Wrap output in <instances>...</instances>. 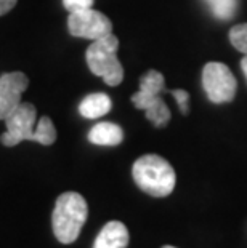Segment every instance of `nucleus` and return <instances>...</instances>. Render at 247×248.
<instances>
[{
	"mask_svg": "<svg viewBox=\"0 0 247 248\" xmlns=\"http://www.w3.org/2000/svg\"><path fill=\"white\" fill-rule=\"evenodd\" d=\"M202 87L210 101L223 104L233 101L238 90V82L227 64L210 61L202 69Z\"/></svg>",
	"mask_w": 247,
	"mask_h": 248,
	"instance_id": "39448f33",
	"label": "nucleus"
},
{
	"mask_svg": "<svg viewBox=\"0 0 247 248\" xmlns=\"http://www.w3.org/2000/svg\"><path fill=\"white\" fill-rule=\"evenodd\" d=\"M67 31L72 37L87 40H98L104 35L113 34V23L101 12L93 8L71 12L67 16Z\"/></svg>",
	"mask_w": 247,
	"mask_h": 248,
	"instance_id": "0eeeda50",
	"label": "nucleus"
},
{
	"mask_svg": "<svg viewBox=\"0 0 247 248\" xmlns=\"http://www.w3.org/2000/svg\"><path fill=\"white\" fill-rule=\"evenodd\" d=\"M124 140V131L119 125L111 122L97 124L88 131V141L97 146H117Z\"/></svg>",
	"mask_w": 247,
	"mask_h": 248,
	"instance_id": "9d476101",
	"label": "nucleus"
},
{
	"mask_svg": "<svg viewBox=\"0 0 247 248\" xmlns=\"http://www.w3.org/2000/svg\"><path fill=\"white\" fill-rule=\"evenodd\" d=\"M241 67H243V72H244V76L247 78V55H244V58L241 60Z\"/></svg>",
	"mask_w": 247,
	"mask_h": 248,
	"instance_id": "f3484780",
	"label": "nucleus"
},
{
	"mask_svg": "<svg viewBox=\"0 0 247 248\" xmlns=\"http://www.w3.org/2000/svg\"><path fill=\"white\" fill-rule=\"evenodd\" d=\"M119 39L114 34L93 40L87 48V66L95 76L101 77L109 87H117L124 80V67L117 58Z\"/></svg>",
	"mask_w": 247,
	"mask_h": 248,
	"instance_id": "20e7f679",
	"label": "nucleus"
},
{
	"mask_svg": "<svg viewBox=\"0 0 247 248\" xmlns=\"http://www.w3.org/2000/svg\"><path fill=\"white\" fill-rule=\"evenodd\" d=\"M230 42L236 50L247 55V23L236 24L230 31Z\"/></svg>",
	"mask_w": 247,
	"mask_h": 248,
	"instance_id": "ddd939ff",
	"label": "nucleus"
},
{
	"mask_svg": "<svg viewBox=\"0 0 247 248\" xmlns=\"http://www.w3.org/2000/svg\"><path fill=\"white\" fill-rule=\"evenodd\" d=\"M161 93H169V88H165L164 76L152 69L140 78V90L132 94L133 106L145 110L146 119L157 128L165 126L172 117L170 109L162 99Z\"/></svg>",
	"mask_w": 247,
	"mask_h": 248,
	"instance_id": "7ed1b4c3",
	"label": "nucleus"
},
{
	"mask_svg": "<svg viewBox=\"0 0 247 248\" xmlns=\"http://www.w3.org/2000/svg\"><path fill=\"white\" fill-rule=\"evenodd\" d=\"M29 85V78L23 72H7L0 76V120L10 117L18 109L21 96Z\"/></svg>",
	"mask_w": 247,
	"mask_h": 248,
	"instance_id": "6e6552de",
	"label": "nucleus"
},
{
	"mask_svg": "<svg viewBox=\"0 0 247 248\" xmlns=\"http://www.w3.org/2000/svg\"><path fill=\"white\" fill-rule=\"evenodd\" d=\"M88 216L85 199L77 192H65L56 199L51 226L55 237L61 244H72L77 240Z\"/></svg>",
	"mask_w": 247,
	"mask_h": 248,
	"instance_id": "f03ea898",
	"label": "nucleus"
},
{
	"mask_svg": "<svg viewBox=\"0 0 247 248\" xmlns=\"http://www.w3.org/2000/svg\"><path fill=\"white\" fill-rule=\"evenodd\" d=\"M169 93L172 94L173 98H175V101L178 104V108H180L181 114L188 115L190 112V108H188V104H190V93L186 92V90H169Z\"/></svg>",
	"mask_w": 247,
	"mask_h": 248,
	"instance_id": "4468645a",
	"label": "nucleus"
},
{
	"mask_svg": "<svg viewBox=\"0 0 247 248\" xmlns=\"http://www.w3.org/2000/svg\"><path fill=\"white\" fill-rule=\"evenodd\" d=\"M18 0H0V16H3V15H7L8 12H12L15 8V5H16Z\"/></svg>",
	"mask_w": 247,
	"mask_h": 248,
	"instance_id": "dca6fc26",
	"label": "nucleus"
},
{
	"mask_svg": "<svg viewBox=\"0 0 247 248\" xmlns=\"http://www.w3.org/2000/svg\"><path fill=\"white\" fill-rule=\"evenodd\" d=\"M130 240L129 231L120 221H109L99 231L93 248H127Z\"/></svg>",
	"mask_w": 247,
	"mask_h": 248,
	"instance_id": "1a4fd4ad",
	"label": "nucleus"
},
{
	"mask_svg": "<svg viewBox=\"0 0 247 248\" xmlns=\"http://www.w3.org/2000/svg\"><path fill=\"white\" fill-rule=\"evenodd\" d=\"M210 12L214 13L215 18L228 21L236 15V8H238V0H204Z\"/></svg>",
	"mask_w": 247,
	"mask_h": 248,
	"instance_id": "f8f14e48",
	"label": "nucleus"
},
{
	"mask_svg": "<svg viewBox=\"0 0 247 248\" xmlns=\"http://www.w3.org/2000/svg\"><path fill=\"white\" fill-rule=\"evenodd\" d=\"M7 131L0 136L3 146L13 147L23 141L39 142V136L35 133L37 125V109L31 103H21L8 119L3 120Z\"/></svg>",
	"mask_w": 247,
	"mask_h": 248,
	"instance_id": "423d86ee",
	"label": "nucleus"
},
{
	"mask_svg": "<svg viewBox=\"0 0 247 248\" xmlns=\"http://www.w3.org/2000/svg\"><path fill=\"white\" fill-rule=\"evenodd\" d=\"M132 175L136 186L152 197H167L175 189V170L161 155L146 154L140 157L133 163Z\"/></svg>",
	"mask_w": 247,
	"mask_h": 248,
	"instance_id": "f257e3e1",
	"label": "nucleus"
},
{
	"mask_svg": "<svg viewBox=\"0 0 247 248\" xmlns=\"http://www.w3.org/2000/svg\"><path fill=\"white\" fill-rule=\"evenodd\" d=\"M95 0H63V5L67 12H77V10H85L92 8V5Z\"/></svg>",
	"mask_w": 247,
	"mask_h": 248,
	"instance_id": "2eb2a0df",
	"label": "nucleus"
},
{
	"mask_svg": "<svg viewBox=\"0 0 247 248\" xmlns=\"http://www.w3.org/2000/svg\"><path fill=\"white\" fill-rule=\"evenodd\" d=\"M162 248H175V247H172V245H164Z\"/></svg>",
	"mask_w": 247,
	"mask_h": 248,
	"instance_id": "a211bd4d",
	"label": "nucleus"
},
{
	"mask_svg": "<svg viewBox=\"0 0 247 248\" xmlns=\"http://www.w3.org/2000/svg\"><path fill=\"white\" fill-rule=\"evenodd\" d=\"M113 108L111 98L106 93H92L79 104V112L85 119H98L108 114Z\"/></svg>",
	"mask_w": 247,
	"mask_h": 248,
	"instance_id": "9b49d317",
	"label": "nucleus"
}]
</instances>
